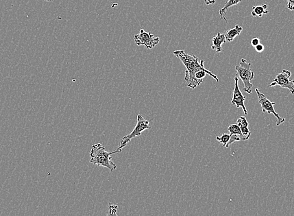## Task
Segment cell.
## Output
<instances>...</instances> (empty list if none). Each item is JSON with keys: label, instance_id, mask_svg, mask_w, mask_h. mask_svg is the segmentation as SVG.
<instances>
[{"label": "cell", "instance_id": "6da1fadb", "mask_svg": "<svg viewBox=\"0 0 294 216\" xmlns=\"http://www.w3.org/2000/svg\"><path fill=\"white\" fill-rule=\"evenodd\" d=\"M173 54L177 57L186 67L185 80L187 82V86L191 89H195L199 86L202 82L195 78V74L200 71H206L209 76L214 78L217 82L219 81V78L212 72L205 68L204 60L199 62V58L195 56H191L182 50H177L173 52Z\"/></svg>", "mask_w": 294, "mask_h": 216}, {"label": "cell", "instance_id": "7a4b0ae2", "mask_svg": "<svg viewBox=\"0 0 294 216\" xmlns=\"http://www.w3.org/2000/svg\"><path fill=\"white\" fill-rule=\"evenodd\" d=\"M122 152V149L117 148L112 152L106 151L105 148L102 144L97 143L91 147L90 154V163L99 167L106 168L110 171H113L117 169V165L112 160V154H119Z\"/></svg>", "mask_w": 294, "mask_h": 216}, {"label": "cell", "instance_id": "3957f363", "mask_svg": "<svg viewBox=\"0 0 294 216\" xmlns=\"http://www.w3.org/2000/svg\"><path fill=\"white\" fill-rule=\"evenodd\" d=\"M251 63L247 62L245 59H242L240 65L235 66L237 76L243 83L245 93L252 94V88L253 84L250 81L254 78V73L251 69Z\"/></svg>", "mask_w": 294, "mask_h": 216}, {"label": "cell", "instance_id": "277c9868", "mask_svg": "<svg viewBox=\"0 0 294 216\" xmlns=\"http://www.w3.org/2000/svg\"><path fill=\"white\" fill-rule=\"evenodd\" d=\"M137 122L136 126L132 130V132L130 134L125 135L121 139L120 142L119 147L118 148L119 149H123L128 143L130 142L132 139L136 138L137 137L140 136L141 133L145 130L150 129V122L147 120L143 118L142 115L139 114L137 115Z\"/></svg>", "mask_w": 294, "mask_h": 216}, {"label": "cell", "instance_id": "5b68a950", "mask_svg": "<svg viewBox=\"0 0 294 216\" xmlns=\"http://www.w3.org/2000/svg\"><path fill=\"white\" fill-rule=\"evenodd\" d=\"M134 39L137 46H144L148 49H152L160 42L159 37H156L152 32H146L143 29L140 30L138 34L135 35Z\"/></svg>", "mask_w": 294, "mask_h": 216}, {"label": "cell", "instance_id": "8992f818", "mask_svg": "<svg viewBox=\"0 0 294 216\" xmlns=\"http://www.w3.org/2000/svg\"><path fill=\"white\" fill-rule=\"evenodd\" d=\"M256 92L258 96L259 103H260L261 108H262V112H267L269 114L272 113L277 118V126H279L281 124L284 123L285 121L284 118L281 117L274 109V106L276 104L275 102L270 101L266 96L261 93L258 88L256 89Z\"/></svg>", "mask_w": 294, "mask_h": 216}, {"label": "cell", "instance_id": "52a82bcc", "mask_svg": "<svg viewBox=\"0 0 294 216\" xmlns=\"http://www.w3.org/2000/svg\"><path fill=\"white\" fill-rule=\"evenodd\" d=\"M292 74L288 70L284 69L282 73L277 75L275 78L270 84V87H275L278 86L282 88L289 89L292 94H294V80H290Z\"/></svg>", "mask_w": 294, "mask_h": 216}, {"label": "cell", "instance_id": "ba28073f", "mask_svg": "<svg viewBox=\"0 0 294 216\" xmlns=\"http://www.w3.org/2000/svg\"><path fill=\"white\" fill-rule=\"evenodd\" d=\"M234 89L233 91V97L231 103L232 105L236 106L237 108H242L243 112L245 115H247V110L245 108L244 104L245 97L242 94V92L240 90V88L239 87V77L238 76H236L234 77Z\"/></svg>", "mask_w": 294, "mask_h": 216}, {"label": "cell", "instance_id": "9c48e42d", "mask_svg": "<svg viewBox=\"0 0 294 216\" xmlns=\"http://www.w3.org/2000/svg\"><path fill=\"white\" fill-rule=\"evenodd\" d=\"M236 124L241 128L242 134L243 135V141L249 139L251 133H250L249 128H248L249 124L246 118L241 117L237 120Z\"/></svg>", "mask_w": 294, "mask_h": 216}, {"label": "cell", "instance_id": "30bf717a", "mask_svg": "<svg viewBox=\"0 0 294 216\" xmlns=\"http://www.w3.org/2000/svg\"><path fill=\"white\" fill-rule=\"evenodd\" d=\"M226 41L225 34H222L221 32H218L216 36L213 37L212 39V49L213 50H215L217 52H222V46L224 43H226Z\"/></svg>", "mask_w": 294, "mask_h": 216}, {"label": "cell", "instance_id": "8fae6325", "mask_svg": "<svg viewBox=\"0 0 294 216\" xmlns=\"http://www.w3.org/2000/svg\"><path fill=\"white\" fill-rule=\"evenodd\" d=\"M242 30V27H241L239 25H237L235 26L234 28L226 31L225 33L226 40L228 41V42H232V41H234L235 37L239 36L241 34Z\"/></svg>", "mask_w": 294, "mask_h": 216}, {"label": "cell", "instance_id": "7c38bea8", "mask_svg": "<svg viewBox=\"0 0 294 216\" xmlns=\"http://www.w3.org/2000/svg\"><path fill=\"white\" fill-rule=\"evenodd\" d=\"M242 2V0H228V1L225 4L223 8L219 10V15L221 16V19H224L226 23H227V19L226 18V11L228 10L232 6L237 5L239 3Z\"/></svg>", "mask_w": 294, "mask_h": 216}, {"label": "cell", "instance_id": "4fadbf2b", "mask_svg": "<svg viewBox=\"0 0 294 216\" xmlns=\"http://www.w3.org/2000/svg\"><path fill=\"white\" fill-rule=\"evenodd\" d=\"M267 4H266L253 6L251 13L252 16L254 17H262L263 15H267L269 13V11H267Z\"/></svg>", "mask_w": 294, "mask_h": 216}, {"label": "cell", "instance_id": "5bb4252c", "mask_svg": "<svg viewBox=\"0 0 294 216\" xmlns=\"http://www.w3.org/2000/svg\"><path fill=\"white\" fill-rule=\"evenodd\" d=\"M228 132H230V135H237L240 137L241 140L243 141V135L242 134V132L240 127L237 124H233L228 126Z\"/></svg>", "mask_w": 294, "mask_h": 216}, {"label": "cell", "instance_id": "9a60e30c", "mask_svg": "<svg viewBox=\"0 0 294 216\" xmlns=\"http://www.w3.org/2000/svg\"><path fill=\"white\" fill-rule=\"evenodd\" d=\"M230 138V135L228 134H224L221 137H217V140L219 143H221L224 147H226Z\"/></svg>", "mask_w": 294, "mask_h": 216}, {"label": "cell", "instance_id": "2e32d148", "mask_svg": "<svg viewBox=\"0 0 294 216\" xmlns=\"http://www.w3.org/2000/svg\"><path fill=\"white\" fill-rule=\"evenodd\" d=\"M118 206L113 203H109L108 216H117Z\"/></svg>", "mask_w": 294, "mask_h": 216}, {"label": "cell", "instance_id": "e0dca14e", "mask_svg": "<svg viewBox=\"0 0 294 216\" xmlns=\"http://www.w3.org/2000/svg\"><path fill=\"white\" fill-rule=\"evenodd\" d=\"M208 73L204 71H200L195 74V78L200 81L203 82V78L206 77Z\"/></svg>", "mask_w": 294, "mask_h": 216}, {"label": "cell", "instance_id": "ac0fdd59", "mask_svg": "<svg viewBox=\"0 0 294 216\" xmlns=\"http://www.w3.org/2000/svg\"><path fill=\"white\" fill-rule=\"evenodd\" d=\"M287 8L289 9V10L294 11V0H287Z\"/></svg>", "mask_w": 294, "mask_h": 216}, {"label": "cell", "instance_id": "d6986e66", "mask_svg": "<svg viewBox=\"0 0 294 216\" xmlns=\"http://www.w3.org/2000/svg\"><path fill=\"white\" fill-rule=\"evenodd\" d=\"M255 47V49L258 52H262L264 50V46L262 44L259 43L258 45H257Z\"/></svg>", "mask_w": 294, "mask_h": 216}, {"label": "cell", "instance_id": "ffe728a7", "mask_svg": "<svg viewBox=\"0 0 294 216\" xmlns=\"http://www.w3.org/2000/svg\"><path fill=\"white\" fill-rule=\"evenodd\" d=\"M260 39L258 38H254L252 39L250 43H251L252 46L256 47L257 45H258L259 43H260Z\"/></svg>", "mask_w": 294, "mask_h": 216}, {"label": "cell", "instance_id": "44dd1931", "mask_svg": "<svg viewBox=\"0 0 294 216\" xmlns=\"http://www.w3.org/2000/svg\"><path fill=\"white\" fill-rule=\"evenodd\" d=\"M204 1L207 5H210V4L215 3V0H204Z\"/></svg>", "mask_w": 294, "mask_h": 216}, {"label": "cell", "instance_id": "7402d4cb", "mask_svg": "<svg viewBox=\"0 0 294 216\" xmlns=\"http://www.w3.org/2000/svg\"><path fill=\"white\" fill-rule=\"evenodd\" d=\"M45 1L47 2H51L52 0H45Z\"/></svg>", "mask_w": 294, "mask_h": 216}]
</instances>
